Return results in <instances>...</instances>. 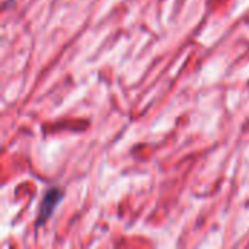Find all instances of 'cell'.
Here are the masks:
<instances>
[{"mask_svg": "<svg viewBox=\"0 0 249 249\" xmlns=\"http://www.w3.org/2000/svg\"><path fill=\"white\" fill-rule=\"evenodd\" d=\"M63 197H64V194H63V191L60 188H50L44 194V197L41 200V206H39L38 219H36V223H35L36 228H41L53 216V213L55 212V209H57L58 203L63 200Z\"/></svg>", "mask_w": 249, "mask_h": 249, "instance_id": "cell-1", "label": "cell"}]
</instances>
